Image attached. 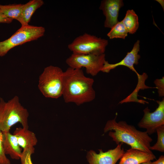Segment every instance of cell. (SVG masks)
<instances>
[{"mask_svg": "<svg viewBox=\"0 0 164 164\" xmlns=\"http://www.w3.org/2000/svg\"><path fill=\"white\" fill-rule=\"evenodd\" d=\"M93 78L85 76L81 69L69 67L64 72L62 96L65 102L77 105L93 100L95 92Z\"/></svg>", "mask_w": 164, "mask_h": 164, "instance_id": "obj_1", "label": "cell"}, {"mask_svg": "<svg viewBox=\"0 0 164 164\" xmlns=\"http://www.w3.org/2000/svg\"><path fill=\"white\" fill-rule=\"evenodd\" d=\"M117 116L116 114L114 118L107 122L104 132L109 131V135L117 145L125 143L132 148L152 153L150 149L152 139L147 132L138 130L134 126L128 124L125 121L117 122L116 120Z\"/></svg>", "mask_w": 164, "mask_h": 164, "instance_id": "obj_2", "label": "cell"}, {"mask_svg": "<svg viewBox=\"0 0 164 164\" xmlns=\"http://www.w3.org/2000/svg\"><path fill=\"white\" fill-rule=\"evenodd\" d=\"M29 113L21 104L18 96H15L5 101L0 98V130L9 132L11 127L18 123L28 129Z\"/></svg>", "mask_w": 164, "mask_h": 164, "instance_id": "obj_3", "label": "cell"}, {"mask_svg": "<svg viewBox=\"0 0 164 164\" xmlns=\"http://www.w3.org/2000/svg\"><path fill=\"white\" fill-rule=\"evenodd\" d=\"M64 72L59 67H45L39 77L38 87L45 97L57 99L62 96Z\"/></svg>", "mask_w": 164, "mask_h": 164, "instance_id": "obj_4", "label": "cell"}, {"mask_svg": "<svg viewBox=\"0 0 164 164\" xmlns=\"http://www.w3.org/2000/svg\"><path fill=\"white\" fill-rule=\"evenodd\" d=\"M45 29L42 26L29 25L22 26L8 39L0 42V56H5L12 49L43 36Z\"/></svg>", "mask_w": 164, "mask_h": 164, "instance_id": "obj_5", "label": "cell"}, {"mask_svg": "<svg viewBox=\"0 0 164 164\" xmlns=\"http://www.w3.org/2000/svg\"><path fill=\"white\" fill-rule=\"evenodd\" d=\"M108 44L107 40L85 33L76 37L68 48L73 53L99 55L104 53Z\"/></svg>", "mask_w": 164, "mask_h": 164, "instance_id": "obj_6", "label": "cell"}, {"mask_svg": "<svg viewBox=\"0 0 164 164\" xmlns=\"http://www.w3.org/2000/svg\"><path fill=\"white\" fill-rule=\"evenodd\" d=\"M105 54H82L72 53L66 60L69 67L74 69L86 68V72L92 76L101 71L106 61Z\"/></svg>", "mask_w": 164, "mask_h": 164, "instance_id": "obj_7", "label": "cell"}, {"mask_svg": "<svg viewBox=\"0 0 164 164\" xmlns=\"http://www.w3.org/2000/svg\"><path fill=\"white\" fill-rule=\"evenodd\" d=\"M158 107L153 112H150L148 107L143 110V117L138 123V126L145 129L149 135L156 132L159 127L164 125V99L162 101H157Z\"/></svg>", "mask_w": 164, "mask_h": 164, "instance_id": "obj_8", "label": "cell"}, {"mask_svg": "<svg viewBox=\"0 0 164 164\" xmlns=\"http://www.w3.org/2000/svg\"><path fill=\"white\" fill-rule=\"evenodd\" d=\"M123 143H120L113 149L103 152L102 149H99V152L91 150L87 154V158L89 164H115L125 152L122 147Z\"/></svg>", "mask_w": 164, "mask_h": 164, "instance_id": "obj_9", "label": "cell"}, {"mask_svg": "<svg viewBox=\"0 0 164 164\" xmlns=\"http://www.w3.org/2000/svg\"><path fill=\"white\" fill-rule=\"evenodd\" d=\"M139 51L140 41L137 40L134 43L132 50L127 53L123 59L120 62L114 64L110 63L108 61H106L101 71L109 73L111 70L119 66H123L128 67L136 73L138 78L139 79L140 75L134 67V65H137L138 63V61L141 57L138 53Z\"/></svg>", "mask_w": 164, "mask_h": 164, "instance_id": "obj_10", "label": "cell"}, {"mask_svg": "<svg viewBox=\"0 0 164 164\" xmlns=\"http://www.w3.org/2000/svg\"><path fill=\"white\" fill-rule=\"evenodd\" d=\"M124 5L122 0H104L101 1L99 9L101 10L105 19L104 26L111 28L118 21L119 12Z\"/></svg>", "mask_w": 164, "mask_h": 164, "instance_id": "obj_11", "label": "cell"}, {"mask_svg": "<svg viewBox=\"0 0 164 164\" xmlns=\"http://www.w3.org/2000/svg\"><path fill=\"white\" fill-rule=\"evenodd\" d=\"M155 159V156L153 153L131 148L125 152L120 159L119 164H140Z\"/></svg>", "mask_w": 164, "mask_h": 164, "instance_id": "obj_12", "label": "cell"}, {"mask_svg": "<svg viewBox=\"0 0 164 164\" xmlns=\"http://www.w3.org/2000/svg\"><path fill=\"white\" fill-rule=\"evenodd\" d=\"M3 143L6 155H9L13 159H20L22 148L19 146L16 138L9 132H2Z\"/></svg>", "mask_w": 164, "mask_h": 164, "instance_id": "obj_13", "label": "cell"}, {"mask_svg": "<svg viewBox=\"0 0 164 164\" xmlns=\"http://www.w3.org/2000/svg\"><path fill=\"white\" fill-rule=\"evenodd\" d=\"M18 142L23 149L33 148L36 145L38 140L33 132L24 128H17L13 133Z\"/></svg>", "mask_w": 164, "mask_h": 164, "instance_id": "obj_14", "label": "cell"}, {"mask_svg": "<svg viewBox=\"0 0 164 164\" xmlns=\"http://www.w3.org/2000/svg\"><path fill=\"white\" fill-rule=\"evenodd\" d=\"M44 4L42 0H32L24 4L22 12L17 20L22 26L29 25L32 15L38 8Z\"/></svg>", "mask_w": 164, "mask_h": 164, "instance_id": "obj_15", "label": "cell"}, {"mask_svg": "<svg viewBox=\"0 0 164 164\" xmlns=\"http://www.w3.org/2000/svg\"><path fill=\"white\" fill-rule=\"evenodd\" d=\"M121 21L128 33L130 34L135 33L139 27L138 17L133 9L127 11L125 16Z\"/></svg>", "mask_w": 164, "mask_h": 164, "instance_id": "obj_16", "label": "cell"}, {"mask_svg": "<svg viewBox=\"0 0 164 164\" xmlns=\"http://www.w3.org/2000/svg\"><path fill=\"white\" fill-rule=\"evenodd\" d=\"M24 4H12L0 5L2 12L7 17L16 20L22 12Z\"/></svg>", "mask_w": 164, "mask_h": 164, "instance_id": "obj_17", "label": "cell"}, {"mask_svg": "<svg viewBox=\"0 0 164 164\" xmlns=\"http://www.w3.org/2000/svg\"><path fill=\"white\" fill-rule=\"evenodd\" d=\"M128 31L122 21L118 22L111 28L107 36L110 39L120 38L125 39L128 36Z\"/></svg>", "mask_w": 164, "mask_h": 164, "instance_id": "obj_18", "label": "cell"}, {"mask_svg": "<svg viewBox=\"0 0 164 164\" xmlns=\"http://www.w3.org/2000/svg\"><path fill=\"white\" fill-rule=\"evenodd\" d=\"M157 135V140L156 143L151 146L150 149L151 151L156 150L162 152H164V125L161 126L156 130Z\"/></svg>", "mask_w": 164, "mask_h": 164, "instance_id": "obj_19", "label": "cell"}, {"mask_svg": "<svg viewBox=\"0 0 164 164\" xmlns=\"http://www.w3.org/2000/svg\"><path fill=\"white\" fill-rule=\"evenodd\" d=\"M34 147L23 149L20 158L21 164H33L31 160V155L34 152Z\"/></svg>", "mask_w": 164, "mask_h": 164, "instance_id": "obj_20", "label": "cell"}, {"mask_svg": "<svg viewBox=\"0 0 164 164\" xmlns=\"http://www.w3.org/2000/svg\"><path fill=\"white\" fill-rule=\"evenodd\" d=\"M6 155L3 145V133L0 130V164H11Z\"/></svg>", "mask_w": 164, "mask_h": 164, "instance_id": "obj_21", "label": "cell"}, {"mask_svg": "<svg viewBox=\"0 0 164 164\" xmlns=\"http://www.w3.org/2000/svg\"><path fill=\"white\" fill-rule=\"evenodd\" d=\"M155 85V88L158 90V92L159 97H163L164 96V77L162 78L155 79L154 82Z\"/></svg>", "mask_w": 164, "mask_h": 164, "instance_id": "obj_22", "label": "cell"}, {"mask_svg": "<svg viewBox=\"0 0 164 164\" xmlns=\"http://www.w3.org/2000/svg\"><path fill=\"white\" fill-rule=\"evenodd\" d=\"M0 4V23H10L13 19L6 17L2 12Z\"/></svg>", "mask_w": 164, "mask_h": 164, "instance_id": "obj_23", "label": "cell"}, {"mask_svg": "<svg viewBox=\"0 0 164 164\" xmlns=\"http://www.w3.org/2000/svg\"><path fill=\"white\" fill-rule=\"evenodd\" d=\"M151 164H164V156L162 155L156 161L151 162Z\"/></svg>", "mask_w": 164, "mask_h": 164, "instance_id": "obj_24", "label": "cell"}, {"mask_svg": "<svg viewBox=\"0 0 164 164\" xmlns=\"http://www.w3.org/2000/svg\"><path fill=\"white\" fill-rule=\"evenodd\" d=\"M151 161H150L148 162H143L140 164H151Z\"/></svg>", "mask_w": 164, "mask_h": 164, "instance_id": "obj_25", "label": "cell"}]
</instances>
